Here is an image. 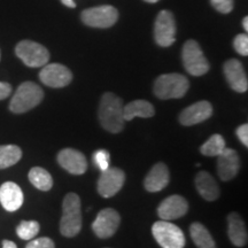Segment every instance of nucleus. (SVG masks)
Segmentation results:
<instances>
[{
  "label": "nucleus",
  "mask_w": 248,
  "mask_h": 248,
  "mask_svg": "<svg viewBox=\"0 0 248 248\" xmlns=\"http://www.w3.org/2000/svg\"><path fill=\"white\" fill-rule=\"evenodd\" d=\"M190 83L181 74H164L156 78L154 83V94L162 100L183 98L188 91Z\"/></svg>",
  "instance_id": "4"
},
{
  "label": "nucleus",
  "mask_w": 248,
  "mask_h": 248,
  "mask_svg": "<svg viewBox=\"0 0 248 248\" xmlns=\"http://www.w3.org/2000/svg\"><path fill=\"white\" fill-rule=\"evenodd\" d=\"M190 234L192 240L198 248H216V244L212 234L204 225L199 222L192 223L190 226Z\"/></svg>",
  "instance_id": "23"
},
{
  "label": "nucleus",
  "mask_w": 248,
  "mask_h": 248,
  "mask_svg": "<svg viewBox=\"0 0 248 248\" xmlns=\"http://www.w3.org/2000/svg\"><path fill=\"white\" fill-rule=\"evenodd\" d=\"M61 2L64 6H67V7H69V8H75L76 7V2L74 1V0H61Z\"/></svg>",
  "instance_id": "35"
},
{
  "label": "nucleus",
  "mask_w": 248,
  "mask_h": 248,
  "mask_svg": "<svg viewBox=\"0 0 248 248\" xmlns=\"http://www.w3.org/2000/svg\"><path fill=\"white\" fill-rule=\"evenodd\" d=\"M26 248H55L54 241L47 237H42L38 239H31L29 244H27Z\"/></svg>",
  "instance_id": "31"
},
{
  "label": "nucleus",
  "mask_w": 248,
  "mask_h": 248,
  "mask_svg": "<svg viewBox=\"0 0 248 248\" xmlns=\"http://www.w3.org/2000/svg\"><path fill=\"white\" fill-rule=\"evenodd\" d=\"M169 181L170 173L168 167L163 162H159L152 167L150 172L146 175L144 181V186L146 191L154 193V192L163 190L169 184Z\"/></svg>",
  "instance_id": "19"
},
{
  "label": "nucleus",
  "mask_w": 248,
  "mask_h": 248,
  "mask_svg": "<svg viewBox=\"0 0 248 248\" xmlns=\"http://www.w3.org/2000/svg\"><path fill=\"white\" fill-rule=\"evenodd\" d=\"M0 60H1V51H0Z\"/></svg>",
  "instance_id": "38"
},
{
  "label": "nucleus",
  "mask_w": 248,
  "mask_h": 248,
  "mask_svg": "<svg viewBox=\"0 0 248 248\" xmlns=\"http://www.w3.org/2000/svg\"><path fill=\"white\" fill-rule=\"evenodd\" d=\"M225 78L232 90L238 93H244L248 90V79L243 63L237 59H230L223 66Z\"/></svg>",
  "instance_id": "16"
},
{
  "label": "nucleus",
  "mask_w": 248,
  "mask_h": 248,
  "mask_svg": "<svg viewBox=\"0 0 248 248\" xmlns=\"http://www.w3.org/2000/svg\"><path fill=\"white\" fill-rule=\"evenodd\" d=\"M176 21L171 12L163 9L157 14L154 24V38L161 47H169L176 42Z\"/></svg>",
  "instance_id": "9"
},
{
  "label": "nucleus",
  "mask_w": 248,
  "mask_h": 248,
  "mask_svg": "<svg viewBox=\"0 0 248 248\" xmlns=\"http://www.w3.org/2000/svg\"><path fill=\"white\" fill-rule=\"evenodd\" d=\"M23 192L17 184L6 182L0 186V203L7 212H16L23 204Z\"/></svg>",
  "instance_id": "18"
},
{
  "label": "nucleus",
  "mask_w": 248,
  "mask_h": 248,
  "mask_svg": "<svg viewBox=\"0 0 248 248\" xmlns=\"http://www.w3.org/2000/svg\"><path fill=\"white\" fill-rule=\"evenodd\" d=\"M58 162L71 175H83L88 169L85 155L74 148H63L59 152Z\"/></svg>",
  "instance_id": "13"
},
{
  "label": "nucleus",
  "mask_w": 248,
  "mask_h": 248,
  "mask_svg": "<svg viewBox=\"0 0 248 248\" xmlns=\"http://www.w3.org/2000/svg\"><path fill=\"white\" fill-rule=\"evenodd\" d=\"M228 224V235L231 243L237 247L246 246L248 240L247 228L239 214L234 212L229 214Z\"/></svg>",
  "instance_id": "20"
},
{
  "label": "nucleus",
  "mask_w": 248,
  "mask_h": 248,
  "mask_svg": "<svg viewBox=\"0 0 248 248\" xmlns=\"http://www.w3.org/2000/svg\"><path fill=\"white\" fill-rule=\"evenodd\" d=\"M82 229V212L80 199L76 193H68L62 203V217L60 221V232L63 237L73 238Z\"/></svg>",
  "instance_id": "2"
},
{
  "label": "nucleus",
  "mask_w": 248,
  "mask_h": 248,
  "mask_svg": "<svg viewBox=\"0 0 248 248\" xmlns=\"http://www.w3.org/2000/svg\"><path fill=\"white\" fill-rule=\"evenodd\" d=\"M15 53L30 68L44 67L49 61L48 49L32 40H22L18 43L15 47Z\"/></svg>",
  "instance_id": "7"
},
{
  "label": "nucleus",
  "mask_w": 248,
  "mask_h": 248,
  "mask_svg": "<svg viewBox=\"0 0 248 248\" xmlns=\"http://www.w3.org/2000/svg\"><path fill=\"white\" fill-rule=\"evenodd\" d=\"M29 181L40 191H49L53 186V178H52L51 173L44 168H40V167H33L30 170Z\"/></svg>",
  "instance_id": "24"
},
{
  "label": "nucleus",
  "mask_w": 248,
  "mask_h": 248,
  "mask_svg": "<svg viewBox=\"0 0 248 248\" xmlns=\"http://www.w3.org/2000/svg\"><path fill=\"white\" fill-rule=\"evenodd\" d=\"M213 7L222 14H228L233 9V0H210Z\"/></svg>",
  "instance_id": "30"
},
{
  "label": "nucleus",
  "mask_w": 248,
  "mask_h": 248,
  "mask_svg": "<svg viewBox=\"0 0 248 248\" xmlns=\"http://www.w3.org/2000/svg\"><path fill=\"white\" fill-rule=\"evenodd\" d=\"M188 203L184 197L178 194L170 195L160 203L157 215L163 221H173L181 218L187 213Z\"/></svg>",
  "instance_id": "14"
},
{
  "label": "nucleus",
  "mask_w": 248,
  "mask_h": 248,
  "mask_svg": "<svg viewBox=\"0 0 248 248\" xmlns=\"http://www.w3.org/2000/svg\"><path fill=\"white\" fill-rule=\"evenodd\" d=\"M243 27L245 31H248V17L245 16L244 20H243Z\"/></svg>",
  "instance_id": "36"
},
{
  "label": "nucleus",
  "mask_w": 248,
  "mask_h": 248,
  "mask_svg": "<svg viewBox=\"0 0 248 248\" xmlns=\"http://www.w3.org/2000/svg\"><path fill=\"white\" fill-rule=\"evenodd\" d=\"M182 59L186 71L192 76H202L209 70V62L200 45L193 39L187 40L183 46Z\"/></svg>",
  "instance_id": "5"
},
{
  "label": "nucleus",
  "mask_w": 248,
  "mask_h": 248,
  "mask_svg": "<svg viewBox=\"0 0 248 248\" xmlns=\"http://www.w3.org/2000/svg\"><path fill=\"white\" fill-rule=\"evenodd\" d=\"M40 225L36 221H22L16 228V234L23 240H31L38 234Z\"/></svg>",
  "instance_id": "27"
},
{
  "label": "nucleus",
  "mask_w": 248,
  "mask_h": 248,
  "mask_svg": "<svg viewBox=\"0 0 248 248\" xmlns=\"http://www.w3.org/2000/svg\"><path fill=\"white\" fill-rule=\"evenodd\" d=\"M195 187L207 201H215L219 198V187L215 178L207 171H200L195 176Z\"/></svg>",
  "instance_id": "21"
},
{
  "label": "nucleus",
  "mask_w": 248,
  "mask_h": 248,
  "mask_svg": "<svg viewBox=\"0 0 248 248\" xmlns=\"http://www.w3.org/2000/svg\"><path fill=\"white\" fill-rule=\"evenodd\" d=\"M213 115V106L209 101H198L191 106L186 107L179 114V123L182 125L191 126L208 120Z\"/></svg>",
  "instance_id": "17"
},
{
  "label": "nucleus",
  "mask_w": 248,
  "mask_h": 248,
  "mask_svg": "<svg viewBox=\"0 0 248 248\" xmlns=\"http://www.w3.org/2000/svg\"><path fill=\"white\" fill-rule=\"evenodd\" d=\"M225 148V140L221 135H213L202 146L200 152L206 156H218Z\"/></svg>",
  "instance_id": "26"
},
{
  "label": "nucleus",
  "mask_w": 248,
  "mask_h": 248,
  "mask_svg": "<svg viewBox=\"0 0 248 248\" xmlns=\"http://www.w3.org/2000/svg\"><path fill=\"white\" fill-rule=\"evenodd\" d=\"M235 133H237V137L239 138V140L245 146L248 147V124H241L240 126H238Z\"/></svg>",
  "instance_id": "32"
},
{
  "label": "nucleus",
  "mask_w": 248,
  "mask_h": 248,
  "mask_svg": "<svg viewBox=\"0 0 248 248\" xmlns=\"http://www.w3.org/2000/svg\"><path fill=\"white\" fill-rule=\"evenodd\" d=\"M155 109L153 105L147 100H133L128 105L123 106V119L124 121H131L135 117H147L154 116Z\"/></svg>",
  "instance_id": "22"
},
{
  "label": "nucleus",
  "mask_w": 248,
  "mask_h": 248,
  "mask_svg": "<svg viewBox=\"0 0 248 248\" xmlns=\"http://www.w3.org/2000/svg\"><path fill=\"white\" fill-rule=\"evenodd\" d=\"M125 182V173L122 169L108 168L101 171L97 188L99 194L104 198H111L120 192Z\"/></svg>",
  "instance_id": "11"
},
{
  "label": "nucleus",
  "mask_w": 248,
  "mask_h": 248,
  "mask_svg": "<svg viewBox=\"0 0 248 248\" xmlns=\"http://www.w3.org/2000/svg\"><path fill=\"white\" fill-rule=\"evenodd\" d=\"M82 21L86 26L92 28H100V29H106V28L113 27L119 20V12L115 7L109 5L97 6L84 9L82 12Z\"/></svg>",
  "instance_id": "8"
},
{
  "label": "nucleus",
  "mask_w": 248,
  "mask_h": 248,
  "mask_svg": "<svg viewBox=\"0 0 248 248\" xmlns=\"http://www.w3.org/2000/svg\"><path fill=\"white\" fill-rule=\"evenodd\" d=\"M2 248H17V246L13 243V241L4 240L2 241Z\"/></svg>",
  "instance_id": "34"
},
{
  "label": "nucleus",
  "mask_w": 248,
  "mask_h": 248,
  "mask_svg": "<svg viewBox=\"0 0 248 248\" xmlns=\"http://www.w3.org/2000/svg\"><path fill=\"white\" fill-rule=\"evenodd\" d=\"M233 47L240 55H248V36L246 33H240L233 40Z\"/></svg>",
  "instance_id": "29"
},
{
  "label": "nucleus",
  "mask_w": 248,
  "mask_h": 248,
  "mask_svg": "<svg viewBox=\"0 0 248 248\" xmlns=\"http://www.w3.org/2000/svg\"><path fill=\"white\" fill-rule=\"evenodd\" d=\"M144 1L151 2V4H154V2H157V1H159V0H144Z\"/></svg>",
  "instance_id": "37"
},
{
  "label": "nucleus",
  "mask_w": 248,
  "mask_h": 248,
  "mask_svg": "<svg viewBox=\"0 0 248 248\" xmlns=\"http://www.w3.org/2000/svg\"><path fill=\"white\" fill-rule=\"evenodd\" d=\"M44 99V91L33 82H24L18 86L12 100L9 102V110L15 114L27 113L38 106Z\"/></svg>",
  "instance_id": "3"
},
{
  "label": "nucleus",
  "mask_w": 248,
  "mask_h": 248,
  "mask_svg": "<svg viewBox=\"0 0 248 248\" xmlns=\"http://www.w3.org/2000/svg\"><path fill=\"white\" fill-rule=\"evenodd\" d=\"M12 93V86L9 83L0 82V100L8 98Z\"/></svg>",
  "instance_id": "33"
},
{
  "label": "nucleus",
  "mask_w": 248,
  "mask_h": 248,
  "mask_svg": "<svg viewBox=\"0 0 248 248\" xmlns=\"http://www.w3.org/2000/svg\"><path fill=\"white\" fill-rule=\"evenodd\" d=\"M240 169V159L237 152L232 148H224L217 156V172L222 181L228 182L237 176Z\"/></svg>",
  "instance_id": "15"
},
{
  "label": "nucleus",
  "mask_w": 248,
  "mask_h": 248,
  "mask_svg": "<svg viewBox=\"0 0 248 248\" xmlns=\"http://www.w3.org/2000/svg\"><path fill=\"white\" fill-rule=\"evenodd\" d=\"M22 157V151L16 145H0V169L16 164Z\"/></svg>",
  "instance_id": "25"
},
{
  "label": "nucleus",
  "mask_w": 248,
  "mask_h": 248,
  "mask_svg": "<svg viewBox=\"0 0 248 248\" xmlns=\"http://www.w3.org/2000/svg\"><path fill=\"white\" fill-rule=\"evenodd\" d=\"M152 233L162 248H184L185 235L177 225L170 221L155 222L152 226Z\"/></svg>",
  "instance_id": "6"
},
{
  "label": "nucleus",
  "mask_w": 248,
  "mask_h": 248,
  "mask_svg": "<svg viewBox=\"0 0 248 248\" xmlns=\"http://www.w3.org/2000/svg\"><path fill=\"white\" fill-rule=\"evenodd\" d=\"M39 79L46 86L60 89L70 84L73 79V73L63 64L47 63L40 70Z\"/></svg>",
  "instance_id": "10"
},
{
  "label": "nucleus",
  "mask_w": 248,
  "mask_h": 248,
  "mask_svg": "<svg viewBox=\"0 0 248 248\" xmlns=\"http://www.w3.org/2000/svg\"><path fill=\"white\" fill-rule=\"evenodd\" d=\"M98 117L101 126L110 133H120L124 129L123 101L111 92L102 95L98 109Z\"/></svg>",
  "instance_id": "1"
},
{
  "label": "nucleus",
  "mask_w": 248,
  "mask_h": 248,
  "mask_svg": "<svg viewBox=\"0 0 248 248\" xmlns=\"http://www.w3.org/2000/svg\"><path fill=\"white\" fill-rule=\"evenodd\" d=\"M109 157L110 155L106 150H99L93 154V161L101 171L109 168Z\"/></svg>",
  "instance_id": "28"
},
{
  "label": "nucleus",
  "mask_w": 248,
  "mask_h": 248,
  "mask_svg": "<svg viewBox=\"0 0 248 248\" xmlns=\"http://www.w3.org/2000/svg\"><path fill=\"white\" fill-rule=\"evenodd\" d=\"M121 223L120 214L113 208H105L95 217L92 223V230L101 239H107L115 234Z\"/></svg>",
  "instance_id": "12"
}]
</instances>
